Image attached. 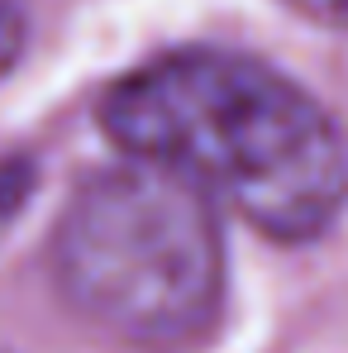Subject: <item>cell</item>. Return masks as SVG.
I'll return each mask as SVG.
<instances>
[{
	"label": "cell",
	"mask_w": 348,
	"mask_h": 353,
	"mask_svg": "<svg viewBox=\"0 0 348 353\" xmlns=\"http://www.w3.org/2000/svg\"><path fill=\"white\" fill-rule=\"evenodd\" d=\"M300 14H310V19H320V24H339L348 29V0H291Z\"/></svg>",
	"instance_id": "cell-5"
},
{
	"label": "cell",
	"mask_w": 348,
	"mask_h": 353,
	"mask_svg": "<svg viewBox=\"0 0 348 353\" xmlns=\"http://www.w3.org/2000/svg\"><path fill=\"white\" fill-rule=\"evenodd\" d=\"M29 186H34V168L29 163H0V230L14 220V210L24 205Z\"/></svg>",
	"instance_id": "cell-4"
},
{
	"label": "cell",
	"mask_w": 348,
	"mask_h": 353,
	"mask_svg": "<svg viewBox=\"0 0 348 353\" xmlns=\"http://www.w3.org/2000/svg\"><path fill=\"white\" fill-rule=\"evenodd\" d=\"M101 129L134 163L220 196L267 239L325 234L348 205V139L277 67L229 48H176L124 72Z\"/></svg>",
	"instance_id": "cell-1"
},
{
	"label": "cell",
	"mask_w": 348,
	"mask_h": 353,
	"mask_svg": "<svg viewBox=\"0 0 348 353\" xmlns=\"http://www.w3.org/2000/svg\"><path fill=\"white\" fill-rule=\"evenodd\" d=\"M24 39H29V24H24V10L14 0H0V77L19 62L24 53Z\"/></svg>",
	"instance_id": "cell-3"
},
{
	"label": "cell",
	"mask_w": 348,
	"mask_h": 353,
	"mask_svg": "<svg viewBox=\"0 0 348 353\" xmlns=\"http://www.w3.org/2000/svg\"><path fill=\"white\" fill-rule=\"evenodd\" d=\"M62 301L134 349H186L210 334L225 296V243L210 201L153 163L86 176L53 248Z\"/></svg>",
	"instance_id": "cell-2"
}]
</instances>
